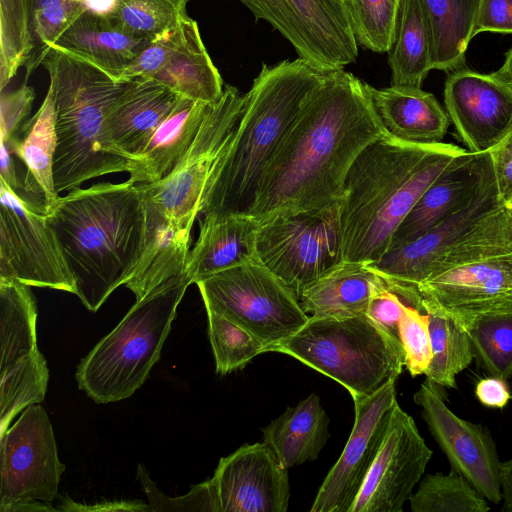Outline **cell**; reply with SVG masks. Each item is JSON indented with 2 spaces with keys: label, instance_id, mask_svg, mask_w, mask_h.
Masks as SVG:
<instances>
[{
  "label": "cell",
  "instance_id": "14",
  "mask_svg": "<svg viewBox=\"0 0 512 512\" xmlns=\"http://www.w3.org/2000/svg\"><path fill=\"white\" fill-rule=\"evenodd\" d=\"M443 387L425 379L414 394V402L451 469L466 480L488 501L499 504L501 461L488 428L454 414L447 406Z\"/></svg>",
  "mask_w": 512,
  "mask_h": 512
},
{
  "label": "cell",
  "instance_id": "33",
  "mask_svg": "<svg viewBox=\"0 0 512 512\" xmlns=\"http://www.w3.org/2000/svg\"><path fill=\"white\" fill-rule=\"evenodd\" d=\"M388 63L391 85L397 86L421 88L433 69L430 32L420 0H399Z\"/></svg>",
  "mask_w": 512,
  "mask_h": 512
},
{
  "label": "cell",
  "instance_id": "30",
  "mask_svg": "<svg viewBox=\"0 0 512 512\" xmlns=\"http://www.w3.org/2000/svg\"><path fill=\"white\" fill-rule=\"evenodd\" d=\"M146 208L147 229L143 249L132 276L125 284L134 293L136 301L185 272L191 241V231L172 226L148 201Z\"/></svg>",
  "mask_w": 512,
  "mask_h": 512
},
{
  "label": "cell",
  "instance_id": "28",
  "mask_svg": "<svg viewBox=\"0 0 512 512\" xmlns=\"http://www.w3.org/2000/svg\"><path fill=\"white\" fill-rule=\"evenodd\" d=\"M383 283L366 264L340 261L306 287L298 301L309 317L359 316Z\"/></svg>",
  "mask_w": 512,
  "mask_h": 512
},
{
  "label": "cell",
  "instance_id": "3",
  "mask_svg": "<svg viewBox=\"0 0 512 512\" xmlns=\"http://www.w3.org/2000/svg\"><path fill=\"white\" fill-rule=\"evenodd\" d=\"M75 294L96 312L132 276L147 229V208L138 184L101 182L71 190L46 214Z\"/></svg>",
  "mask_w": 512,
  "mask_h": 512
},
{
  "label": "cell",
  "instance_id": "11",
  "mask_svg": "<svg viewBox=\"0 0 512 512\" xmlns=\"http://www.w3.org/2000/svg\"><path fill=\"white\" fill-rule=\"evenodd\" d=\"M0 512H19L32 502H52L61 474L52 424L45 409L33 404L1 434Z\"/></svg>",
  "mask_w": 512,
  "mask_h": 512
},
{
  "label": "cell",
  "instance_id": "46",
  "mask_svg": "<svg viewBox=\"0 0 512 512\" xmlns=\"http://www.w3.org/2000/svg\"><path fill=\"white\" fill-rule=\"evenodd\" d=\"M399 338L405 368L413 377L424 374L432 357L427 314L408 304L399 323Z\"/></svg>",
  "mask_w": 512,
  "mask_h": 512
},
{
  "label": "cell",
  "instance_id": "10",
  "mask_svg": "<svg viewBox=\"0 0 512 512\" xmlns=\"http://www.w3.org/2000/svg\"><path fill=\"white\" fill-rule=\"evenodd\" d=\"M257 259L299 299L340 262L337 204L260 224Z\"/></svg>",
  "mask_w": 512,
  "mask_h": 512
},
{
  "label": "cell",
  "instance_id": "17",
  "mask_svg": "<svg viewBox=\"0 0 512 512\" xmlns=\"http://www.w3.org/2000/svg\"><path fill=\"white\" fill-rule=\"evenodd\" d=\"M419 310L466 327L476 318L512 312V255L458 266L417 287Z\"/></svg>",
  "mask_w": 512,
  "mask_h": 512
},
{
  "label": "cell",
  "instance_id": "44",
  "mask_svg": "<svg viewBox=\"0 0 512 512\" xmlns=\"http://www.w3.org/2000/svg\"><path fill=\"white\" fill-rule=\"evenodd\" d=\"M31 40L24 0H0V89L1 92L24 66Z\"/></svg>",
  "mask_w": 512,
  "mask_h": 512
},
{
  "label": "cell",
  "instance_id": "13",
  "mask_svg": "<svg viewBox=\"0 0 512 512\" xmlns=\"http://www.w3.org/2000/svg\"><path fill=\"white\" fill-rule=\"evenodd\" d=\"M0 280L76 292L46 214L19 198L1 179Z\"/></svg>",
  "mask_w": 512,
  "mask_h": 512
},
{
  "label": "cell",
  "instance_id": "54",
  "mask_svg": "<svg viewBox=\"0 0 512 512\" xmlns=\"http://www.w3.org/2000/svg\"><path fill=\"white\" fill-rule=\"evenodd\" d=\"M117 0H87L88 11L110 15L114 12Z\"/></svg>",
  "mask_w": 512,
  "mask_h": 512
},
{
  "label": "cell",
  "instance_id": "37",
  "mask_svg": "<svg viewBox=\"0 0 512 512\" xmlns=\"http://www.w3.org/2000/svg\"><path fill=\"white\" fill-rule=\"evenodd\" d=\"M0 434L18 412L44 400L49 371L38 348L0 371Z\"/></svg>",
  "mask_w": 512,
  "mask_h": 512
},
{
  "label": "cell",
  "instance_id": "7",
  "mask_svg": "<svg viewBox=\"0 0 512 512\" xmlns=\"http://www.w3.org/2000/svg\"><path fill=\"white\" fill-rule=\"evenodd\" d=\"M289 355L334 379L352 397L367 396L405 367L400 341L366 314L333 318L310 317L295 334L265 349Z\"/></svg>",
  "mask_w": 512,
  "mask_h": 512
},
{
  "label": "cell",
  "instance_id": "6",
  "mask_svg": "<svg viewBox=\"0 0 512 512\" xmlns=\"http://www.w3.org/2000/svg\"><path fill=\"white\" fill-rule=\"evenodd\" d=\"M190 284L184 272L136 301L80 362L78 387L96 403L124 400L140 388L160 358L177 307Z\"/></svg>",
  "mask_w": 512,
  "mask_h": 512
},
{
  "label": "cell",
  "instance_id": "21",
  "mask_svg": "<svg viewBox=\"0 0 512 512\" xmlns=\"http://www.w3.org/2000/svg\"><path fill=\"white\" fill-rule=\"evenodd\" d=\"M181 98L153 79L139 77L127 81L105 119L104 151L134 162Z\"/></svg>",
  "mask_w": 512,
  "mask_h": 512
},
{
  "label": "cell",
  "instance_id": "20",
  "mask_svg": "<svg viewBox=\"0 0 512 512\" xmlns=\"http://www.w3.org/2000/svg\"><path fill=\"white\" fill-rule=\"evenodd\" d=\"M287 470L265 442L245 444L221 458L212 477L221 512H285Z\"/></svg>",
  "mask_w": 512,
  "mask_h": 512
},
{
  "label": "cell",
  "instance_id": "29",
  "mask_svg": "<svg viewBox=\"0 0 512 512\" xmlns=\"http://www.w3.org/2000/svg\"><path fill=\"white\" fill-rule=\"evenodd\" d=\"M210 105L182 97L134 161L128 180L154 183L168 176L193 143Z\"/></svg>",
  "mask_w": 512,
  "mask_h": 512
},
{
  "label": "cell",
  "instance_id": "4",
  "mask_svg": "<svg viewBox=\"0 0 512 512\" xmlns=\"http://www.w3.org/2000/svg\"><path fill=\"white\" fill-rule=\"evenodd\" d=\"M322 71L303 58L263 64L212 177L203 216L248 214L261 176Z\"/></svg>",
  "mask_w": 512,
  "mask_h": 512
},
{
  "label": "cell",
  "instance_id": "47",
  "mask_svg": "<svg viewBox=\"0 0 512 512\" xmlns=\"http://www.w3.org/2000/svg\"><path fill=\"white\" fill-rule=\"evenodd\" d=\"M407 305L393 284L384 278L383 285L369 302L366 315L391 337L400 341L399 323Z\"/></svg>",
  "mask_w": 512,
  "mask_h": 512
},
{
  "label": "cell",
  "instance_id": "27",
  "mask_svg": "<svg viewBox=\"0 0 512 512\" xmlns=\"http://www.w3.org/2000/svg\"><path fill=\"white\" fill-rule=\"evenodd\" d=\"M149 79L182 97L207 104L217 102L225 86L202 41L197 22L188 15L178 24L176 41L163 65Z\"/></svg>",
  "mask_w": 512,
  "mask_h": 512
},
{
  "label": "cell",
  "instance_id": "53",
  "mask_svg": "<svg viewBox=\"0 0 512 512\" xmlns=\"http://www.w3.org/2000/svg\"><path fill=\"white\" fill-rule=\"evenodd\" d=\"M500 488L503 501L502 510L512 512V458L501 463Z\"/></svg>",
  "mask_w": 512,
  "mask_h": 512
},
{
  "label": "cell",
  "instance_id": "52",
  "mask_svg": "<svg viewBox=\"0 0 512 512\" xmlns=\"http://www.w3.org/2000/svg\"><path fill=\"white\" fill-rule=\"evenodd\" d=\"M59 511H151L142 501H114L92 505L76 503L69 498L63 499Z\"/></svg>",
  "mask_w": 512,
  "mask_h": 512
},
{
  "label": "cell",
  "instance_id": "43",
  "mask_svg": "<svg viewBox=\"0 0 512 512\" xmlns=\"http://www.w3.org/2000/svg\"><path fill=\"white\" fill-rule=\"evenodd\" d=\"M186 1L117 0L110 15L132 32L156 39L187 16Z\"/></svg>",
  "mask_w": 512,
  "mask_h": 512
},
{
  "label": "cell",
  "instance_id": "42",
  "mask_svg": "<svg viewBox=\"0 0 512 512\" xmlns=\"http://www.w3.org/2000/svg\"><path fill=\"white\" fill-rule=\"evenodd\" d=\"M356 41L373 52H389L394 42L399 0H344Z\"/></svg>",
  "mask_w": 512,
  "mask_h": 512
},
{
  "label": "cell",
  "instance_id": "23",
  "mask_svg": "<svg viewBox=\"0 0 512 512\" xmlns=\"http://www.w3.org/2000/svg\"><path fill=\"white\" fill-rule=\"evenodd\" d=\"M15 158L23 195L22 200L38 212L47 214L59 198L53 175L56 149L55 103L52 88L37 112L25 121L18 135L4 141Z\"/></svg>",
  "mask_w": 512,
  "mask_h": 512
},
{
  "label": "cell",
  "instance_id": "55",
  "mask_svg": "<svg viewBox=\"0 0 512 512\" xmlns=\"http://www.w3.org/2000/svg\"><path fill=\"white\" fill-rule=\"evenodd\" d=\"M492 74L512 86V48L506 53L503 65Z\"/></svg>",
  "mask_w": 512,
  "mask_h": 512
},
{
  "label": "cell",
  "instance_id": "39",
  "mask_svg": "<svg viewBox=\"0 0 512 512\" xmlns=\"http://www.w3.org/2000/svg\"><path fill=\"white\" fill-rule=\"evenodd\" d=\"M413 512H487L488 500L455 471L426 474L409 499Z\"/></svg>",
  "mask_w": 512,
  "mask_h": 512
},
{
  "label": "cell",
  "instance_id": "50",
  "mask_svg": "<svg viewBox=\"0 0 512 512\" xmlns=\"http://www.w3.org/2000/svg\"><path fill=\"white\" fill-rule=\"evenodd\" d=\"M490 153L503 204L512 202V131Z\"/></svg>",
  "mask_w": 512,
  "mask_h": 512
},
{
  "label": "cell",
  "instance_id": "22",
  "mask_svg": "<svg viewBox=\"0 0 512 512\" xmlns=\"http://www.w3.org/2000/svg\"><path fill=\"white\" fill-rule=\"evenodd\" d=\"M492 168L490 153L469 151L457 157L423 192L393 235L391 246L404 245L467 205Z\"/></svg>",
  "mask_w": 512,
  "mask_h": 512
},
{
  "label": "cell",
  "instance_id": "2",
  "mask_svg": "<svg viewBox=\"0 0 512 512\" xmlns=\"http://www.w3.org/2000/svg\"><path fill=\"white\" fill-rule=\"evenodd\" d=\"M467 150L413 144L389 133L368 144L346 175L337 203L340 261L371 264L423 192Z\"/></svg>",
  "mask_w": 512,
  "mask_h": 512
},
{
  "label": "cell",
  "instance_id": "36",
  "mask_svg": "<svg viewBox=\"0 0 512 512\" xmlns=\"http://www.w3.org/2000/svg\"><path fill=\"white\" fill-rule=\"evenodd\" d=\"M432 357L424 375L443 388H456V376L475 359L468 331L452 319L425 311Z\"/></svg>",
  "mask_w": 512,
  "mask_h": 512
},
{
  "label": "cell",
  "instance_id": "40",
  "mask_svg": "<svg viewBox=\"0 0 512 512\" xmlns=\"http://www.w3.org/2000/svg\"><path fill=\"white\" fill-rule=\"evenodd\" d=\"M466 330L483 370L505 381L512 379V312L478 317Z\"/></svg>",
  "mask_w": 512,
  "mask_h": 512
},
{
  "label": "cell",
  "instance_id": "49",
  "mask_svg": "<svg viewBox=\"0 0 512 512\" xmlns=\"http://www.w3.org/2000/svg\"><path fill=\"white\" fill-rule=\"evenodd\" d=\"M481 32L512 33V0H480L473 37Z\"/></svg>",
  "mask_w": 512,
  "mask_h": 512
},
{
  "label": "cell",
  "instance_id": "31",
  "mask_svg": "<svg viewBox=\"0 0 512 512\" xmlns=\"http://www.w3.org/2000/svg\"><path fill=\"white\" fill-rule=\"evenodd\" d=\"M328 423L319 396L312 393L264 427L263 442L286 468L314 461L330 437Z\"/></svg>",
  "mask_w": 512,
  "mask_h": 512
},
{
  "label": "cell",
  "instance_id": "25",
  "mask_svg": "<svg viewBox=\"0 0 512 512\" xmlns=\"http://www.w3.org/2000/svg\"><path fill=\"white\" fill-rule=\"evenodd\" d=\"M258 227L248 214L203 216L198 239L189 251L185 266L192 283L258 260L255 249Z\"/></svg>",
  "mask_w": 512,
  "mask_h": 512
},
{
  "label": "cell",
  "instance_id": "48",
  "mask_svg": "<svg viewBox=\"0 0 512 512\" xmlns=\"http://www.w3.org/2000/svg\"><path fill=\"white\" fill-rule=\"evenodd\" d=\"M34 98V89L27 85L11 92H1L0 140L9 141L18 135L31 112Z\"/></svg>",
  "mask_w": 512,
  "mask_h": 512
},
{
  "label": "cell",
  "instance_id": "19",
  "mask_svg": "<svg viewBox=\"0 0 512 512\" xmlns=\"http://www.w3.org/2000/svg\"><path fill=\"white\" fill-rule=\"evenodd\" d=\"M502 205L492 164L479 192L467 205L420 237L388 250L380 260L366 265L391 282L417 289L427 279L432 264L439 256Z\"/></svg>",
  "mask_w": 512,
  "mask_h": 512
},
{
  "label": "cell",
  "instance_id": "38",
  "mask_svg": "<svg viewBox=\"0 0 512 512\" xmlns=\"http://www.w3.org/2000/svg\"><path fill=\"white\" fill-rule=\"evenodd\" d=\"M31 51L24 66L27 80L42 65L56 40L87 11V0H24Z\"/></svg>",
  "mask_w": 512,
  "mask_h": 512
},
{
  "label": "cell",
  "instance_id": "41",
  "mask_svg": "<svg viewBox=\"0 0 512 512\" xmlns=\"http://www.w3.org/2000/svg\"><path fill=\"white\" fill-rule=\"evenodd\" d=\"M206 312L217 373L225 375L242 369L264 353L265 344L255 335L211 309Z\"/></svg>",
  "mask_w": 512,
  "mask_h": 512
},
{
  "label": "cell",
  "instance_id": "51",
  "mask_svg": "<svg viewBox=\"0 0 512 512\" xmlns=\"http://www.w3.org/2000/svg\"><path fill=\"white\" fill-rule=\"evenodd\" d=\"M475 394L481 404L490 408H503L511 398L506 381L493 376L478 381Z\"/></svg>",
  "mask_w": 512,
  "mask_h": 512
},
{
  "label": "cell",
  "instance_id": "32",
  "mask_svg": "<svg viewBox=\"0 0 512 512\" xmlns=\"http://www.w3.org/2000/svg\"><path fill=\"white\" fill-rule=\"evenodd\" d=\"M431 41L432 68L451 72L465 64L480 0H420Z\"/></svg>",
  "mask_w": 512,
  "mask_h": 512
},
{
  "label": "cell",
  "instance_id": "26",
  "mask_svg": "<svg viewBox=\"0 0 512 512\" xmlns=\"http://www.w3.org/2000/svg\"><path fill=\"white\" fill-rule=\"evenodd\" d=\"M375 109L386 131L402 141L432 145L447 133L449 116L435 96L418 87L370 86Z\"/></svg>",
  "mask_w": 512,
  "mask_h": 512
},
{
  "label": "cell",
  "instance_id": "12",
  "mask_svg": "<svg viewBox=\"0 0 512 512\" xmlns=\"http://www.w3.org/2000/svg\"><path fill=\"white\" fill-rule=\"evenodd\" d=\"M256 19L267 21L300 58L319 71L355 61L358 43L344 0H239Z\"/></svg>",
  "mask_w": 512,
  "mask_h": 512
},
{
  "label": "cell",
  "instance_id": "5",
  "mask_svg": "<svg viewBox=\"0 0 512 512\" xmlns=\"http://www.w3.org/2000/svg\"><path fill=\"white\" fill-rule=\"evenodd\" d=\"M42 65L49 73L55 103L56 192L77 189L102 175L129 173L134 162L106 153L102 144L106 116L127 81H116L99 68L56 48L49 51Z\"/></svg>",
  "mask_w": 512,
  "mask_h": 512
},
{
  "label": "cell",
  "instance_id": "24",
  "mask_svg": "<svg viewBox=\"0 0 512 512\" xmlns=\"http://www.w3.org/2000/svg\"><path fill=\"white\" fill-rule=\"evenodd\" d=\"M153 40L132 32L111 15L87 10L52 48L81 59L119 81L123 71Z\"/></svg>",
  "mask_w": 512,
  "mask_h": 512
},
{
  "label": "cell",
  "instance_id": "35",
  "mask_svg": "<svg viewBox=\"0 0 512 512\" xmlns=\"http://www.w3.org/2000/svg\"><path fill=\"white\" fill-rule=\"evenodd\" d=\"M37 306L30 286L0 280V371L37 347Z\"/></svg>",
  "mask_w": 512,
  "mask_h": 512
},
{
  "label": "cell",
  "instance_id": "56",
  "mask_svg": "<svg viewBox=\"0 0 512 512\" xmlns=\"http://www.w3.org/2000/svg\"><path fill=\"white\" fill-rule=\"evenodd\" d=\"M504 205L507 206L512 211V202H509V203L504 204Z\"/></svg>",
  "mask_w": 512,
  "mask_h": 512
},
{
  "label": "cell",
  "instance_id": "45",
  "mask_svg": "<svg viewBox=\"0 0 512 512\" xmlns=\"http://www.w3.org/2000/svg\"><path fill=\"white\" fill-rule=\"evenodd\" d=\"M137 478L147 496L151 511L221 512L218 493L212 478L193 486L187 494L179 497L163 494L141 464L138 465Z\"/></svg>",
  "mask_w": 512,
  "mask_h": 512
},
{
  "label": "cell",
  "instance_id": "18",
  "mask_svg": "<svg viewBox=\"0 0 512 512\" xmlns=\"http://www.w3.org/2000/svg\"><path fill=\"white\" fill-rule=\"evenodd\" d=\"M444 102L458 137L471 153L491 152L512 131V86L493 74L464 66L449 72Z\"/></svg>",
  "mask_w": 512,
  "mask_h": 512
},
{
  "label": "cell",
  "instance_id": "9",
  "mask_svg": "<svg viewBox=\"0 0 512 512\" xmlns=\"http://www.w3.org/2000/svg\"><path fill=\"white\" fill-rule=\"evenodd\" d=\"M211 309L255 335L265 349L295 334L309 320L297 297L259 260L196 283Z\"/></svg>",
  "mask_w": 512,
  "mask_h": 512
},
{
  "label": "cell",
  "instance_id": "1",
  "mask_svg": "<svg viewBox=\"0 0 512 512\" xmlns=\"http://www.w3.org/2000/svg\"><path fill=\"white\" fill-rule=\"evenodd\" d=\"M387 133L369 84L344 69L322 72L265 168L249 215L260 225L336 205L356 157Z\"/></svg>",
  "mask_w": 512,
  "mask_h": 512
},
{
  "label": "cell",
  "instance_id": "16",
  "mask_svg": "<svg viewBox=\"0 0 512 512\" xmlns=\"http://www.w3.org/2000/svg\"><path fill=\"white\" fill-rule=\"evenodd\" d=\"M432 454L413 418L396 403L381 448L350 512H402Z\"/></svg>",
  "mask_w": 512,
  "mask_h": 512
},
{
  "label": "cell",
  "instance_id": "34",
  "mask_svg": "<svg viewBox=\"0 0 512 512\" xmlns=\"http://www.w3.org/2000/svg\"><path fill=\"white\" fill-rule=\"evenodd\" d=\"M510 255L512 211L503 204L464 233L439 256L432 264L427 279L458 266Z\"/></svg>",
  "mask_w": 512,
  "mask_h": 512
},
{
  "label": "cell",
  "instance_id": "15",
  "mask_svg": "<svg viewBox=\"0 0 512 512\" xmlns=\"http://www.w3.org/2000/svg\"><path fill=\"white\" fill-rule=\"evenodd\" d=\"M396 380L367 396L352 397L355 418L339 459L324 479L311 512H350L386 435L396 400Z\"/></svg>",
  "mask_w": 512,
  "mask_h": 512
},
{
  "label": "cell",
  "instance_id": "8",
  "mask_svg": "<svg viewBox=\"0 0 512 512\" xmlns=\"http://www.w3.org/2000/svg\"><path fill=\"white\" fill-rule=\"evenodd\" d=\"M245 95L231 85L210 105L199 131L174 170L154 183H139L144 199L179 230L191 231L212 177L240 120Z\"/></svg>",
  "mask_w": 512,
  "mask_h": 512
}]
</instances>
